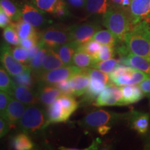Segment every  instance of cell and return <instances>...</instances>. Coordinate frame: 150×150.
I'll list each match as a JSON object with an SVG mask.
<instances>
[{
  "mask_svg": "<svg viewBox=\"0 0 150 150\" xmlns=\"http://www.w3.org/2000/svg\"><path fill=\"white\" fill-rule=\"evenodd\" d=\"M129 52L150 61V25L142 22L136 24L127 33L125 40Z\"/></svg>",
  "mask_w": 150,
  "mask_h": 150,
  "instance_id": "obj_1",
  "label": "cell"
},
{
  "mask_svg": "<svg viewBox=\"0 0 150 150\" xmlns=\"http://www.w3.org/2000/svg\"><path fill=\"white\" fill-rule=\"evenodd\" d=\"M102 24L118 41L124 42L127 34L133 27L129 11L114 6L110 7L103 16Z\"/></svg>",
  "mask_w": 150,
  "mask_h": 150,
  "instance_id": "obj_2",
  "label": "cell"
},
{
  "mask_svg": "<svg viewBox=\"0 0 150 150\" xmlns=\"http://www.w3.org/2000/svg\"><path fill=\"white\" fill-rule=\"evenodd\" d=\"M46 121L47 119L43 110L32 105L25 108L18 125L23 132L31 134L45 128Z\"/></svg>",
  "mask_w": 150,
  "mask_h": 150,
  "instance_id": "obj_3",
  "label": "cell"
},
{
  "mask_svg": "<svg viewBox=\"0 0 150 150\" xmlns=\"http://www.w3.org/2000/svg\"><path fill=\"white\" fill-rule=\"evenodd\" d=\"M70 42L69 27L52 26L39 33V43L42 47L54 49Z\"/></svg>",
  "mask_w": 150,
  "mask_h": 150,
  "instance_id": "obj_4",
  "label": "cell"
},
{
  "mask_svg": "<svg viewBox=\"0 0 150 150\" xmlns=\"http://www.w3.org/2000/svg\"><path fill=\"white\" fill-rule=\"evenodd\" d=\"M101 26L95 22H90L69 27L70 42L79 47L93 39L95 33L100 30Z\"/></svg>",
  "mask_w": 150,
  "mask_h": 150,
  "instance_id": "obj_5",
  "label": "cell"
},
{
  "mask_svg": "<svg viewBox=\"0 0 150 150\" xmlns=\"http://www.w3.org/2000/svg\"><path fill=\"white\" fill-rule=\"evenodd\" d=\"M0 63L11 76H17L30 70L29 66L17 61L13 55L9 44L5 41L0 44Z\"/></svg>",
  "mask_w": 150,
  "mask_h": 150,
  "instance_id": "obj_6",
  "label": "cell"
},
{
  "mask_svg": "<svg viewBox=\"0 0 150 150\" xmlns=\"http://www.w3.org/2000/svg\"><path fill=\"white\" fill-rule=\"evenodd\" d=\"M121 115L99 109L89 112L81 122V125L88 128H97L102 125H110L122 117Z\"/></svg>",
  "mask_w": 150,
  "mask_h": 150,
  "instance_id": "obj_7",
  "label": "cell"
},
{
  "mask_svg": "<svg viewBox=\"0 0 150 150\" xmlns=\"http://www.w3.org/2000/svg\"><path fill=\"white\" fill-rule=\"evenodd\" d=\"M121 88L112 83L106 84L102 93L97 97L94 106L97 107L111 106H124Z\"/></svg>",
  "mask_w": 150,
  "mask_h": 150,
  "instance_id": "obj_8",
  "label": "cell"
},
{
  "mask_svg": "<svg viewBox=\"0 0 150 150\" xmlns=\"http://www.w3.org/2000/svg\"><path fill=\"white\" fill-rule=\"evenodd\" d=\"M81 70L83 69L79 68L74 65H64L54 70L40 73L38 76L42 83L54 85L61 81L69 79Z\"/></svg>",
  "mask_w": 150,
  "mask_h": 150,
  "instance_id": "obj_9",
  "label": "cell"
},
{
  "mask_svg": "<svg viewBox=\"0 0 150 150\" xmlns=\"http://www.w3.org/2000/svg\"><path fill=\"white\" fill-rule=\"evenodd\" d=\"M129 13L133 27L142 22L150 25V0H131Z\"/></svg>",
  "mask_w": 150,
  "mask_h": 150,
  "instance_id": "obj_10",
  "label": "cell"
},
{
  "mask_svg": "<svg viewBox=\"0 0 150 150\" xmlns=\"http://www.w3.org/2000/svg\"><path fill=\"white\" fill-rule=\"evenodd\" d=\"M20 8L21 18L34 27H42L49 22L44 12L33 5L24 4Z\"/></svg>",
  "mask_w": 150,
  "mask_h": 150,
  "instance_id": "obj_11",
  "label": "cell"
},
{
  "mask_svg": "<svg viewBox=\"0 0 150 150\" xmlns=\"http://www.w3.org/2000/svg\"><path fill=\"white\" fill-rule=\"evenodd\" d=\"M25 108V104L11 97L5 111L1 116L8 122L11 128L14 127L18 124Z\"/></svg>",
  "mask_w": 150,
  "mask_h": 150,
  "instance_id": "obj_12",
  "label": "cell"
},
{
  "mask_svg": "<svg viewBox=\"0 0 150 150\" xmlns=\"http://www.w3.org/2000/svg\"><path fill=\"white\" fill-rule=\"evenodd\" d=\"M69 83L72 95L76 97L83 95L86 93L91 81L88 69L81 70L69 79Z\"/></svg>",
  "mask_w": 150,
  "mask_h": 150,
  "instance_id": "obj_13",
  "label": "cell"
},
{
  "mask_svg": "<svg viewBox=\"0 0 150 150\" xmlns=\"http://www.w3.org/2000/svg\"><path fill=\"white\" fill-rule=\"evenodd\" d=\"M10 95L12 97L27 106L35 105L40 102L37 94L33 93L31 88L18 85L15 82Z\"/></svg>",
  "mask_w": 150,
  "mask_h": 150,
  "instance_id": "obj_14",
  "label": "cell"
},
{
  "mask_svg": "<svg viewBox=\"0 0 150 150\" xmlns=\"http://www.w3.org/2000/svg\"><path fill=\"white\" fill-rule=\"evenodd\" d=\"M120 63L145 72L150 76V61L145 58L129 52L127 56L121 57Z\"/></svg>",
  "mask_w": 150,
  "mask_h": 150,
  "instance_id": "obj_15",
  "label": "cell"
},
{
  "mask_svg": "<svg viewBox=\"0 0 150 150\" xmlns=\"http://www.w3.org/2000/svg\"><path fill=\"white\" fill-rule=\"evenodd\" d=\"M70 115L67 114L61 104L56 99L51 104L48 105L47 118L45 124V127L51 124L63 122L68 120Z\"/></svg>",
  "mask_w": 150,
  "mask_h": 150,
  "instance_id": "obj_16",
  "label": "cell"
},
{
  "mask_svg": "<svg viewBox=\"0 0 150 150\" xmlns=\"http://www.w3.org/2000/svg\"><path fill=\"white\" fill-rule=\"evenodd\" d=\"M129 120L131 128L138 134H145L147 133L149 127V114L133 110L129 115Z\"/></svg>",
  "mask_w": 150,
  "mask_h": 150,
  "instance_id": "obj_17",
  "label": "cell"
},
{
  "mask_svg": "<svg viewBox=\"0 0 150 150\" xmlns=\"http://www.w3.org/2000/svg\"><path fill=\"white\" fill-rule=\"evenodd\" d=\"M61 91L53 85L42 83L38 88L37 95L39 100L45 105H50L62 95Z\"/></svg>",
  "mask_w": 150,
  "mask_h": 150,
  "instance_id": "obj_18",
  "label": "cell"
},
{
  "mask_svg": "<svg viewBox=\"0 0 150 150\" xmlns=\"http://www.w3.org/2000/svg\"><path fill=\"white\" fill-rule=\"evenodd\" d=\"M120 88L125 105L134 104L143 98L144 93L138 84L123 86Z\"/></svg>",
  "mask_w": 150,
  "mask_h": 150,
  "instance_id": "obj_19",
  "label": "cell"
},
{
  "mask_svg": "<svg viewBox=\"0 0 150 150\" xmlns=\"http://www.w3.org/2000/svg\"><path fill=\"white\" fill-rule=\"evenodd\" d=\"M64 65V63H63L59 54L56 53L55 50H52V49H47V51L43 58L40 74L59 68V67H63Z\"/></svg>",
  "mask_w": 150,
  "mask_h": 150,
  "instance_id": "obj_20",
  "label": "cell"
},
{
  "mask_svg": "<svg viewBox=\"0 0 150 150\" xmlns=\"http://www.w3.org/2000/svg\"><path fill=\"white\" fill-rule=\"evenodd\" d=\"M110 0H86L85 8L90 15H104L111 7Z\"/></svg>",
  "mask_w": 150,
  "mask_h": 150,
  "instance_id": "obj_21",
  "label": "cell"
},
{
  "mask_svg": "<svg viewBox=\"0 0 150 150\" xmlns=\"http://www.w3.org/2000/svg\"><path fill=\"white\" fill-rule=\"evenodd\" d=\"M78 46L70 42L58 47L54 50L59 54L65 65H71L72 64L73 56L78 50Z\"/></svg>",
  "mask_w": 150,
  "mask_h": 150,
  "instance_id": "obj_22",
  "label": "cell"
},
{
  "mask_svg": "<svg viewBox=\"0 0 150 150\" xmlns=\"http://www.w3.org/2000/svg\"><path fill=\"white\" fill-rule=\"evenodd\" d=\"M13 25L20 40L29 38H39V33L37 32L35 27L24 21L22 18L13 23Z\"/></svg>",
  "mask_w": 150,
  "mask_h": 150,
  "instance_id": "obj_23",
  "label": "cell"
},
{
  "mask_svg": "<svg viewBox=\"0 0 150 150\" xmlns=\"http://www.w3.org/2000/svg\"><path fill=\"white\" fill-rule=\"evenodd\" d=\"M106 84L102 81L97 79L91 78V81L86 93L84 94V100L86 102H93L96 99L99 94L102 93Z\"/></svg>",
  "mask_w": 150,
  "mask_h": 150,
  "instance_id": "obj_24",
  "label": "cell"
},
{
  "mask_svg": "<svg viewBox=\"0 0 150 150\" xmlns=\"http://www.w3.org/2000/svg\"><path fill=\"white\" fill-rule=\"evenodd\" d=\"M95 63L94 58L85 52L79 50L75 52L72 59V65L83 70L92 67Z\"/></svg>",
  "mask_w": 150,
  "mask_h": 150,
  "instance_id": "obj_25",
  "label": "cell"
},
{
  "mask_svg": "<svg viewBox=\"0 0 150 150\" xmlns=\"http://www.w3.org/2000/svg\"><path fill=\"white\" fill-rule=\"evenodd\" d=\"M13 147L17 150H30L33 148V143L27 133L16 135L12 140Z\"/></svg>",
  "mask_w": 150,
  "mask_h": 150,
  "instance_id": "obj_26",
  "label": "cell"
},
{
  "mask_svg": "<svg viewBox=\"0 0 150 150\" xmlns=\"http://www.w3.org/2000/svg\"><path fill=\"white\" fill-rule=\"evenodd\" d=\"M0 6L13 22H16L21 19L20 8L11 0H0Z\"/></svg>",
  "mask_w": 150,
  "mask_h": 150,
  "instance_id": "obj_27",
  "label": "cell"
},
{
  "mask_svg": "<svg viewBox=\"0 0 150 150\" xmlns=\"http://www.w3.org/2000/svg\"><path fill=\"white\" fill-rule=\"evenodd\" d=\"M93 40L97 41L101 45H108L115 46L118 40L109 30H99L93 35Z\"/></svg>",
  "mask_w": 150,
  "mask_h": 150,
  "instance_id": "obj_28",
  "label": "cell"
},
{
  "mask_svg": "<svg viewBox=\"0 0 150 150\" xmlns=\"http://www.w3.org/2000/svg\"><path fill=\"white\" fill-rule=\"evenodd\" d=\"M57 100L60 102L62 107L64 108L67 113L70 116L77 109L79 106V103L71 95L62 94L61 96L58 97Z\"/></svg>",
  "mask_w": 150,
  "mask_h": 150,
  "instance_id": "obj_29",
  "label": "cell"
},
{
  "mask_svg": "<svg viewBox=\"0 0 150 150\" xmlns=\"http://www.w3.org/2000/svg\"><path fill=\"white\" fill-rule=\"evenodd\" d=\"M120 64V61L111 58V59L104 60V61H96L94 63L92 67H95V68L98 69V70L102 71V72L110 74Z\"/></svg>",
  "mask_w": 150,
  "mask_h": 150,
  "instance_id": "obj_30",
  "label": "cell"
},
{
  "mask_svg": "<svg viewBox=\"0 0 150 150\" xmlns=\"http://www.w3.org/2000/svg\"><path fill=\"white\" fill-rule=\"evenodd\" d=\"M11 75L0 65V90L10 94L14 85V81L11 78Z\"/></svg>",
  "mask_w": 150,
  "mask_h": 150,
  "instance_id": "obj_31",
  "label": "cell"
},
{
  "mask_svg": "<svg viewBox=\"0 0 150 150\" xmlns=\"http://www.w3.org/2000/svg\"><path fill=\"white\" fill-rule=\"evenodd\" d=\"M60 0H31V3L44 13L53 15L56 6Z\"/></svg>",
  "mask_w": 150,
  "mask_h": 150,
  "instance_id": "obj_32",
  "label": "cell"
},
{
  "mask_svg": "<svg viewBox=\"0 0 150 150\" xmlns=\"http://www.w3.org/2000/svg\"><path fill=\"white\" fill-rule=\"evenodd\" d=\"M3 36L5 42L12 45H20V39L15 28L13 23L11 24L8 27L4 28L3 32Z\"/></svg>",
  "mask_w": 150,
  "mask_h": 150,
  "instance_id": "obj_33",
  "label": "cell"
},
{
  "mask_svg": "<svg viewBox=\"0 0 150 150\" xmlns=\"http://www.w3.org/2000/svg\"><path fill=\"white\" fill-rule=\"evenodd\" d=\"M47 51V49L45 47H41L38 52L36 54L33 59L29 61V67L31 70H32L37 74H40L41 71V67H42V63L43 58L45 55L46 52Z\"/></svg>",
  "mask_w": 150,
  "mask_h": 150,
  "instance_id": "obj_34",
  "label": "cell"
},
{
  "mask_svg": "<svg viewBox=\"0 0 150 150\" xmlns=\"http://www.w3.org/2000/svg\"><path fill=\"white\" fill-rule=\"evenodd\" d=\"M101 46H102V45L100 43L92 39L88 42H86L85 44L81 45L78 48V50H81V51H83L86 53L88 54L89 55H91L92 57L94 58L95 61H96V59L99 54V50H100Z\"/></svg>",
  "mask_w": 150,
  "mask_h": 150,
  "instance_id": "obj_35",
  "label": "cell"
},
{
  "mask_svg": "<svg viewBox=\"0 0 150 150\" xmlns=\"http://www.w3.org/2000/svg\"><path fill=\"white\" fill-rule=\"evenodd\" d=\"M13 80L16 84L29 88H31L33 86V81L32 76H31V69L27 71H25L22 74L13 76Z\"/></svg>",
  "mask_w": 150,
  "mask_h": 150,
  "instance_id": "obj_36",
  "label": "cell"
},
{
  "mask_svg": "<svg viewBox=\"0 0 150 150\" xmlns=\"http://www.w3.org/2000/svg\"><path fill=\"white\" fill-rule=\"evenodd\" d=\"M12 54L16 58L17 61L23 64H27L29 63V50L22 47H16L15 48H11Z\"/></svg>",
  "mask_w": 150,
  "mask_h": 150,
  "instance_id": "obj_37",
  "label": "cell"
},
{
  "mask_svg": "<svg viewBox=\"0 0 150 150\" xmlns=\"http://www.w3.org/2000/svg\"><path fill=\"white\" fill-rule=\"evenodd\" d=\"M113 56H114L113 46L108 45H102L100 50H99V52L98 55H97L96 61H104V60L111 59Z\"/></svg>",
  "mask_w": 150,
  "mask_h": 150,
  "instance_id": "obj_38",
  "label": "cell"
},
{
  "mask_svg": "<svg viewBox=\"0 0 150 150\" xmlns=\"http://www.w3.org/2000/svg\"><path fill=\"white\" fill-rule=\"evenodd\" d=\"M88 71L89 76L91 78L97 79L102 81L106 84L109 83L110 77L109 75L107 73L102 72V71L95 68V67H90V68L88 69Z\"/></svg>",
  "mask_w": 150,
  "mask_h": 150,
  "instance_id": "obj_39",
  "label": "cell"
},
{
  "mask_svg": "<svg viewBox=\"0 0 150 150\" xmlns=\"http://www.w3.org/2000/svg\"><path fill=\"white\" fill-rule=\"evenodd\" d=\"M53 15L59 18H64L70 16L68 8H67L66 4L63 0H60L59 1L54 11Z\"/></svg>",
  "mask_w": 150,
  "mask_h": 150,
  "instance_id": "obj_40",
  "label": "cell"
},
{
  "mask_svg": "<svg viewBox=\"0 0 150 150\" xmlns=\"http://www.w3.org/2000/svg\"><path fill=\"white\" fill-rule=\"evenodd\" d=\"M11 95L7 92L0 90V116L5 111L11 99Z\"/></svg>",
  "mask_w": 150,
  "mask_h": 150,
  "instance_id": "obj_41",
  "label": "cell"
},
{
  "mask_svg": "<svg viewBox=\"0 0 150 150\" xmlns=\"http://www.w3.org/2000/svg\"><path fill=\"white\" fill-rule=\"evenodd\" d=\"M53 86H54L55 87L57 88L58 89L60 90V91H61V92L63 94H66V95H73L68 79L61 81L58 82V83H55Z\"/></svg>",
  "mask_w": 150,
  "mask_h": 150,
  "instance_id": "obj_42",
  "label": "cell"
},
{
  "mask_svg": "<svg viewBox=\"0 0 150 150\" xmlns=\"http://www.w3.org/2000/svg\"><path fill=\"white\" fill-rule=\"evenodd\" d=\"M39 42V38H29L22 39L20 40V45L22 47L29 50L30 48L33 47L35 45H37Z\"/></svg>",
  "mask_w": 150,
  "mask_h": 150,
  "instance_id": "obj_43",
  "label": "cell"
},
{
  "mask_svg": "<svg viewBox=\"0 0 150 150\" xmlns=\"http://www.w3.org/2000/svg\"><path fill=\"white\" fill-rule=\"evenodd\" d=\"M12 24V20L5 13L2 9L0 10V28H6Z\"/></svg>",
  "mask_w": 150,
  "mask_h": 150,
  "instance_id": "obj_44",
  "label": "cell"
},
{
  "mask_svg": "<svg viewBox=\"0 0 150 150\" xmlns=\"http://www.w3.org/2000/svg\"><path fill=\"white\" fill-rule=\"evenodd\" d=\"M10 128L8 122L1 116H0V138H3L7 134Z\"/></svg>",
  "mask_w": 150,
  "mask_h": 150,
  "instance_id": "obj_45",
  "label": "cell"
},
{
  "mask_svg": "<svg viewBox=\"0 0 150 150\" xmlns=\"http://www.w3.org/2000/svg\"><path fill=\"white\" fill-rule=\"evenodd\" d=\"M138 85L139 86L144 94H150V78L142 81L141 83Z\"/></svg>",
  "mask_w": 150,
  "mask_h": 150,
  "instance_id": "obj_46",
  "label": "cell"
},
{
  "mask_svg": "<svg viewBox=\"0 0 150 150\" xmlns=\"http://www.w3.org/2000/svg\"><path fill=\"white\" fill-rule=\"evenodd\" d=\"M69 4L74 8H83L85 6L86 0H67Z\"/></svg>",
  "mask_w": 150,
  "mask_h": 150,
  "instance_id": "obj_47",
  "label": "cell"
},
{
  "mask_svg": "<svg viewBox=\"0 0 150 150\" xmlns=\"http://www.w3.org/2000/svg\"><path fill=\"white\" fill-rule=\"evenodd\" d=\"M110 130V127L109 125H102L97 127V132L99 133L101 136H104L108 131Z\"/></svg>",
  "mask_w": 150,
  "mask_h": 150,
  "instance_id": "obj_48",
  "label": "cell"
},
{
  "mask_svg": "<svg viewBox=\"0 0 150 150\" xmlns=\"http://www.w3.org/2000/svg\"><path fill=\"white\" fill-rule=\"evenodd\" d=\"M124 0H110L112 6L122 8V3Z\"/></svg>",
  "mask_w": 150,
  "mask_h": 150,
  "instance_id": "obj_49",
  "label": "cell"
},
{
  "mask_svg": "<svg viewBox=\"0 0 150 150\" xmlns=\"http://www.w3.org/2000/svg\"><path fill=\"white\" fill-rule=\"evenodd\" d=\"M1 6H0V10H1Z\"/></svg>",
  "mask_w": 150,
  "mask_h": 150,
  "instance_id": "obj_50",
  "label": "cell"
}]
</instances>
